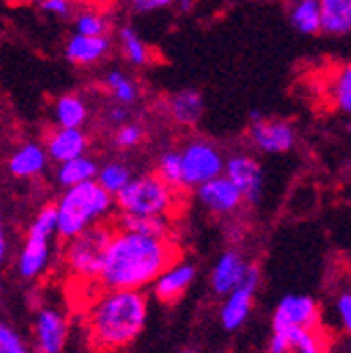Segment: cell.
<instances>
[{
  "instance_id": "obj_11",
  "label": "cell",
  "mask_w": 351,
  "mask_h": 353,
  "mask_svg": "<svg viewBox=\"0 0 351 353\" xmlns=\"http://www.w3.org/2000/svg\"><path fill=\"white\" fill-rule=\"evenodd\" d=\"M223 174L240 190L244 202L257 204L263 196V168L248 154H236L225 160Z\"/></svg>"
},
{
  "instance_id": "obj_16",
  "label": "cell",
  "mask_w": 351,
  "mask_h": 353,
  "mask_svg": "<svg viewBox=\"0 0 351 353\" xmlns=\"http://www.w3.org/2000/svg\"><path fill=\"white\" fill-rule=\"evenodd\" d=\"M45 150H47L49 160L59 164V162H66L70 158L86 154V150H89V135H86L82 128L57 126L47 135Z\"/></svg>"
},
{
  "instance_id": "obj_10",
  "label": "cell",
  "mask_w": 351,
  "mask_h": 353,
  "mask_svg": "<svg viewBox=\"0 0 351 353\" xmlns=\"http://www.w3.org/2000/svg\"><path fill=\"white\" fill-rule=\"evenodd\" d=\"M257 286H259V270L250 265L244 280L225 294V303L221 307V324L225 330H238L248 320Z\"/></svg>"
},
{
  "instance_id": "obj_1",
  "label": "cell",
  "mask_w": 351,
  "mask_h": 353,
  "mask_svg": "<svg viewBox=\"0 0 351 353\" xmlns=\"http://www.w3.org/2000/svg\"><path fill=\"white\" fill-rule=\"evenodd\" d=\"M177 254L168 238H152L126 230H112L97 282L106 288L141 290Z\"/></svg>"
},
{
  "instance_id": "obj_3",
  "label": "cell",
  "mask_w": 351,
  "mask_h": 353,
  "mask_svg": "<svg viewBox=\"0 0 351 353\" xmlns=\"http://www.w3.org/2000/svg\"><path fill=\"white\" fill-rule=\"evenodd\" d=\"M114 196L108 194L95 179L74 188H66L55 204L57 212V236L70 240L84 230H89L110 214Z\"/></svg>"
},
{
  "instance_id": "obj_17",
  "label": "cell",
  "mask_w": 351,
  "mask_h": 353,
  "mask_svg": "<svg viewBox=\"0 0 351 353\" xmlns=\"http://www.w3.org/2000/svg\"><path fill=\"white\" fill-rule=\"evenodd\" d=\"M250 265L242 259L238 250H225L221 256L217 259L214 268L210 272V286L217 294H228L232 288H236Z\"/></svg>"
},
{
  "instance_id": "obj_20",
  "label": "cell",
  "mask_w": 351,
  "mask_h": 353,
  "mask_svg": "<svg viewBox=\"0 0 351 353\" xmlns=\"http://www.w3.org/2000/svg\"><path fill=\"white\" fill-rule=\"evenodd\" d=\"M97 168L99 164L95 162V158H91L89 154H82L66 162H59L55 179L61 188H74L84 181H93L97 176Z\"/></svg>"
},
{
  "instance_id": "obj_21",
  "label": "cell",
  "mask_w": 351,
  "mask_h": 353,
  "mask_svg": "<svg viewBox=\"0 0 351 353\" xmlns=\"http://www.w3.org/2000/svg\"><path fill=\"white\" fill-rule=\"evenodd\" d=\"M324 88H326L328 103L337 112L351 116V63H343L334 68Z\"/></svg>"
},
{
  "instance_id": "obj_43",
  "label": "cell",
  "mask_w": 351,
  "mask_h": 353,
  "mask_svg": "<svg viewBox=\"0 0 351 353\" xmlns=\"http://www.w3.org/2000/svg\"><path fill=\"white\" fill-rule=\"evenodd\" d=\"M185 353H194V351H185Z\"/></svg>"
},
{
  "instance_id": "obj_5",
  "label": "cell",
  "mask_w": 351,
  "mask_h": 353,
  "mask_svg": "<svg viewBox=\"0 0 351 353\" xmlns=\"http://www.w3.org/2000/svg\"><path fill=\"white\" fill-rule=\"evenodd\" d=\"M110 234H112V228L97 223L68 240L66 250H63V263H66L68 274L74 280L97 282Z\"/></svg>"
},
{
  "instance_id": "obj_25",
  "label": "cell",
  "mask_w": 351,
  "mask_h": 353,
  "mask_svg": "<svg viewBox=\"0 0 351 353\" xmlns=\"http://www.w3.org/2000/svg\"><path fill=\"white\" fill-rule=\"evenodd\" d=\"M288 19L292 28L305 36L322 32V15L318 0H292L288 9Z\"/></svg>"
},
{
  "instance_id": "obj_35",
  "label": "cell",
  "mask_w": 351,
  "mask_h": 353,
  "mask_svg": "<svg viewBox=\"0 0 351 353\" xmlns=\"http://www.w3.org/2000/svg\"><path fill=\"white\" fill-rule=\"evenodd\" d=\"M72 5L70 0H42L40 7L47 15H53V17H59V19H66L72 15Z\"/></svg>"
},
{
  "instance_id": "obj_32",
  "label": "cell",
  "mask_w": 351,
  "mask_h": 353,
  "mask_svg": "<svg viewBox=\"0 0 351 353\" xmlns=\"http://www.w3.org/2000/svg\"><path fill=\"white\" fill-rule=\"evenodd\" d=\"M146 137V130L139 122H124L120 126L114 128V137H112V143L116 150L120 152H128V150H135Z\"/></svg>"
},
{
  "instance_id": "obj_2",
  "label": "cell",
  "mask_w": 351,
  "mask_h": 353,
  "mask_svg": "<svg viewBox=\"0 0 351 353\" xmlns=\"http://www.w3.org/2000/svg\"><path fill=\"white\" fill-rule=\"evenodd\" d=\"M148 322V299L141 290L108 288L89 307L86 336L97 351H118L133 343Z\"/></svg>"
},
{
  "instance_id": "obj_29",
  "label": "cell",
  "mask_w": 351,
  "mask_h": 353,
  "mask_svg": "<svg viewBox=\"0 0 351 353\" xmlns=\"http://www.w3.org/2000/svg\"><path fill=\"white\" fill-rule=\"evenodd\" d=\"M156 174L172 190L179 192L183 188V168H181V152L179 150H164L156 162Z\"/></svg>"
},
{
  "instance_id": "obj_9",
  "label": "cell",
  "mask_w": 351,
  "mask_h": 353,
  "mask_svg": "<svg viewBox=\"0 0 351 353\" xmlns=\"http://www.w3.org/2000/svg\"><path fill=\"white\" fill-rule=\"evenodd\" d=\"M320 326V307L310 294H286L276 305L272 330L290 332L297 328Z\"/></svg>"
},
{
  "instance_id": "obj_37",
  "label": "cell",
  "mask_w": 351,
  "mask_h": 353,
  "mask_svg": "<svg viewBox=\"0 0 351 353\" xmlns=\"http://www.w3.org/2000/svg\"><path fill=\"white\" fill-rule=\"evenodd\" d=\"M128 5L135 13H154L174 5V0H128Z\"/></svg>"
},
{
  "instance_id": "obj_41",
  "label": "cell",
  "mask_w": 351,
  "mask_h": 353,
  "mask_svg": "<svg viewBox=\"0 0 351 353\" xmlns=\"http://www.w3.org/2000/svg\"><path fill=\"white\" fill-rule=\"evenodd\" d=\"M30 3H36V5H40V3H42V0H30Z\"/></svg>"
},
{
  "instance_id": "obj_30",
  "label": "cell",
  "mask_w": 351,
  "mask_h": 353,
  "mask_svg": "<svg viewBox=\"0 0 351 353\" xmlns=\"http://www.w3.org/2000/svg\"><path fill=\"white\" fill-rule=\"evenodd\" d=\"M290 336V353H326V336L320 326L297 328L288 332Z\"/></svg>"
},
{
  "instance_id": "obj_12",
  "label": "cell",
  "mask_w": 351,
  "mask_h": 353,
  "mask_svg": "<svg viewBox=\"0 0 351 353\" xmlns=\"http://www.w3.org/2000/svg\"><path fill=\"white\" fill-rule=\"evenodd\" d=\"M196 198L208 212H212L217 216L234 214L244 202L240 190L228 179L225 174H219V176H214V179L198 185Z\"/></svg>"
},
{
  "instance_id": "obj_40",
  "label": "cell",
  "mask_w": 351,
  "mask_h": 353,
  "mask_svg": "<svg viewBox=\"0 0 351 353\" xmlns=\"http://www.w3.org/2000/svg\"><path fill=\"white\" fill-rule=\"evenodd\" d=\"M70 3H86V0H70Z\"/></svg>"
},
{
  "instance_id": "obj_34",
  "label": "cell",
  "mask_w": 351,
  "mask_h": 353,
  "mask_svg": "<svg viewBox=\"0 0 351 353\" xmlns=\"http://www.w3.org/2000/svg\"><path fill=\"white\" fill-rule=\"evenodd\" d=\"M334 314H337V322L339 326L351 334V292H343L337 303H334Z\"/></svg>"
},
{
  "instance_id": "obj_24",
  "label": "cell",
  "mask_w": 351,
  "mask_h": 353,
  "mask_svg": "<svg viewBox=\"0 0 351 353\" xmlns=\"http://www.w3.org/2000/svg\"><path fill=\"white\" fill-rule=\"evenodd\" d=\"M118 230L135 232V234H143V236H152V238H168V234H170L168 219L164 214H128V212H122L118 216Z\"/></svg>"
},
{
  "instance_id": "obj_18",
  "label": "cell",
  "mask_w": 351,
  "mask_h": 353,
  "mask_svg": "<svg viewBox=\"0 0 351 353\" xmlns=\"http://www.w3.org/2000/svg\"><path fill=\"white\" fill-rule=\"evenodd\" d=\"M168 118L183 128L196 126L204 116V99L194 88H183V91L172 93L166 101Z\"/></svg>"
},
{
  "instance_id": "obj_22",
  "label": "cell",
  "mask_w": 351,
  "mask_h": 353,
  "mask_svg": "<svg viewBox=\"0 0 351 353\" xmlns=\"http://www.w3.org/2000/svg\"><path fill=\"white\" fill-rule=\"evenodd\" d=\"M53 118L57 126L66 128H82L89 120V103L84 97L76 93H68L55 99L53 103Z\"/></svg>"
},
{
  "instance_id": "obj_42",
  "label": "cell",
  "mask_w": 351,
  "mask_h": 353,
  "mask_svg": "<svg viewBox=\"0 0 351 353\" xmlns=\"http://www.w3.org/2000/svg\"><path fill=\"white\" fill-rule=\"evenodd\" d=\"M347 130L351 132V120H349V124H347Z\"/></svg>"
},
{
  "instance_id": "obj_27",
  "label": "cell",
  "mask_w": 351,
  "mask_h": 353,
  "mask_svg": "<svg viewBox=\"0 0 351 353\" xmlns=\"http://www.w3.org/2000/svg\"><path fill=\"white\" fill-rule=\"evenodd\" d=\"M118 40H120V51L130 65L146 68L152 63V51L133 26H122L118 30Z\"/></svg>"
},
{
  "instance_id": "obj_13",
  "label": "cell",
  "mask_w": 351,
  "mask_h": 353,
  "mask_svg": "<svg viewBox=\"0 0 351 353\" xmlns=\"http://www.w3.org/2000/svg\"><path fill=\"white\" fill-rule=\"evenodd\" d=\"M194 280H196V268H194L192 263L172 261L170 265H166V268L158 274V278L152 282L154 294L162 303H174V301H179L190 290Z\"/></svg>"
},
{
  "instance_id": "obj_7",
  "label": "cell",
  "mask_w": 351,
  "mask_h": 353,
  "mask_svg": "<svg viewBox=\"0 0 351 353\" xmlns=\"http://www.w3.org/2000/svg\"><path fill=\"white\" fill-rule=\"evenodd\" d=\"M183 188L196 190L198 185L223 174L225 156L208 139H190L181 150Z\"/></svg>"
},
{
  "instance_id": "obj_15",
  "label": "cell",
  "mask_w": 351,
  "mask_h": 353,
  "mask_svg": "<svg viewBox=\"0 0 351 353\" xmlns=\"http://www.w3.org/2000/svg\"><path fill=\"white\" fill-rule=\"evenodd\" d=\"M34 334L40 353H59L68 339V320L57 309H42L36 316Z\"/></svg>"
},
{
  "instance_id": "obj_36",
  "label": "cell",
  "mask_w": 351,
  "mask_h": 353,
  "mask_svg": "<svg viewBox=\"0 0 351 353\" xmlns=\"http://www.w3.org/2000/svg\"><path fill=\"white\" fill-rule=\"evenodd\" d=\"M128 120H130V108L128 105H120V103H114V101H112V105H108V110H106V124L108 126L116 128V126H120V124H124Z\"/></svg>"
},
{
  "instance_id": "obj_23",
  "label": "cell",
  "mask_w": 351,
  "mask_h": 353,
  "mask_svg": "<svg viewBox=\"0 0 351 353\" xmlns=\"http://www.w3.org/2000/svg\"><path fill=\"white\" fill-rule=\"evenodd\" d=\"M322 32L330 36L351 34V0H318Z\"/></svg>"
},
{
  "instance_id": "obj_28",
  "label": "cell",
  "mask_w": 351,
  "mask_h": 353,
  "mask_svg": "<svg viewBox=\"0 0 351 353\" xmlns=\"http://www.w3.org/2000/svg\"><path fill=\"white\" fill-rule=\"evenodd\" d=\"M130 179H133V172H130V166L122 160H110L103 166L97 168V176L95 181L112 196H116Z\"/></svg>"
},
{
  "instance_id": "obj_31",
  "label": "cell",
  "mask_w": 351,
  "mask_h": 353,
  "mask_svg": "<svg viewBox=\"0 0 351 353\" xmlns=\"http://www.w3.org/2000/svg\"><path fill=\"white\" fill-rule=\"evenodd\" d=\"M74 28H76V34H84V36H108L112 26L106 13L97 9H84L76 13Z\"/></svg>"
},
{
  "instance_id": "obj_6",
  "label": "cell",
  "mask_w": 351,
  "mask_h": 353,
  "mask_svg": "<svg viewBox=\"0 0 351 353\" xmlns=\"http://www.w3.org/2000/svg\"><path fill=\"white\" fill-rule=\"evenodd\" d=\"M114 204L128 214H168L174 208V192L154 174L133 176L116 196Z\"/></svg>"
},
{
  "instance_id": "obj_19",
  "label": "cell",
  "mask_w": 351,
  "mask_h": 353,
  "mask_svg": "<svg viewBox=\"0 0 351 353\" xmlns=\"http://www.w3.org/2000/svg\"><path fill=\"white\" fill-rule=\"evenodd\" d=\"M49 164V156L45 145L40 143H23L19 145L11 158H9V172L15 176V179H32V176H38L45 172Z\"/></svg>"
},
{
  "instance_id": "obj_33",
  "label": "cell",
  "mask_w": 351,
  "mask_h": 353,
  "mask_svg": "<svg viewBox=\"0 0 351 353\" xmlns=\"http://www.w3.org/2000/svg\"><path fill=\"white\" fill-rule=\"evenodd\" d=\"M0 353H30L23 339L5 322H0Z\"/></svg>"
},
{
  "instance_id": "obj_8",
  "label": "cell",
  "mask_w": 351,
  "mask_h": 353,
  "mask_svg": "<svg viewBox=\"0 0 351 353\" xmlns=\"http://www.w3.org/2000/svg\"><path fill=\"white\" fill-rule=\"evenodd\" d=\"M248 141L257 152L263 154H286L294 148L297 132L288 120L265 118L254 112L248 128Z\"/></svg>"
},
{
  "instance_id": "obj_38",
  "label": "cell",
  "mask_w": 351,
  "mask_h": 353,
  "mask_svg": "<svg viewBox=\"0 0 351 353\" xmlns=\"http://www.w3.org/2000/svg\"><path fill=\"white\" fill-rule=\"evenodd\" d=\"M7 254H9V238H7V232L3 228V221H0V265L5 263Z\"/></svg>"
},
{
  "instance_id": "obj_26",
  "label": "cell",
  "mask_w": 351,
  "mask_h": 353,
  "mask_svg": "<svg viewBox=\"0 0 351 353\" xmlns=\"http://www.w3.org/2000/svg\"><path fill=\"white\" fill-rule=\"evenodd\" d=\"M103 86H106V91L114 103L128 105V108L135 105L139 101V95H141L139 84L120 70H110L103 76Z\"/></svg>"
},
{
  "instance_id": "obj_4",
  "label": "cell",
  "mask_w": 351,
  "mask_h": 353,
  "mask_svg": "<svg viewBox=\"0 0 351 353\" xmlns=\"http://www.w3.org/2000/svg\"><path fill=\"white\" fill-rule=\"evenodd\" d=\"M57 236L55 204L42 206L28 228L26 242L17 256V272L26 280L38 278L51 263V238Z\"/></svg>"
},
{
  "instance_id": "obj_39",
  "label": "cell",
  "mask_w": 351,
  "mask_h": 353,
  "mask_svg": "<svg viewBox=\"0 0 351 353\" xmlns=\"http://www.w3.org/2000/svg\"><path fill=\"white\" fill-rule=\"evenodd\" d=\"M174 5H177L181 13H192L196 7V0H174Z\"/></svg>"
},
{
  "instance_id": "obj_14",
  "label": "cell",
  "mask_w": 351,
  "mask_h": 353,
  "mask_svg": "<svg viewBox=\"0 0 351 353\" xmlns=\"http://www.w3.org/2000/svg\"><path fill=\"white\" fill-rule=\"evenodd\" d=\"M110 49H112L110 36H84L74 32V36H70V40L66 42L63 53L70 63L78 68H91L103 61Z\"/></svg>"
}]
</instances>
